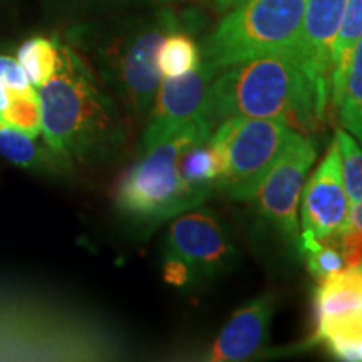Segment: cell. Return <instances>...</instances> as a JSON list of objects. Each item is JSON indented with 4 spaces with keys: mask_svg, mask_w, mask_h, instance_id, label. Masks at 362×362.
<instances>
[{
    "mask_svg": "<svg viewBox=\"0 0 362 362\" xmlns=\"http://www.w3.org/2000/svg\"><path fill=\"white\" fill-rule=\"evenodd\" d=\"M310 342L322 344L334 359L362 362V310L317 320Z\"/></svg>",
    "mask_w": 362,
    "mask_h": 362,
    "instance_id": "2e32d148",
    "label": "cell"
},
{
    "mask_svg": "<svg viewBox=\"0 0 362 362\" xmlns=\"http://www.w3.org/2000/svg\"><path fill=\"white\" fill-rule=\"evenodd\" d=\"M307 0H245L225 16L203 44V61L221 71L238 62L292 52Z\"/></svg>",
    "mask_w": 362,
    "mask_h": 362,
    "instance_id": "8992f818",
    "label": "cell"
},
{
    "mask_svg": "<svg viewBox=\"0 0 362 362\" xmlns=\"http://www.w3.org/2000/svg\"><path fill=\"white\" fill-rule=\"evenodd\" d=\"M0 121L33 138H39L42 133V106L37 89L33 86L22 89L13 88L7 107L0 115Z\"/></svg>",
    "mask_w": 362,
    "mask_h": 362,
    "instance_id": "7402d4cb",
    "label": "cell"
},
{
    "mask_svg": "<svg viewBox=\"0 0 362 362\" xmlns=\"http://www.w3.org/2000/svg\"><path fill=\"white\" fill-rule=\"evenodd\" d=\"M362 37V0H347L339 34L332 52V74H330V107L339 110L346 88L347 71L357 42Z\"/></svg>",
    "mask_w": 362,
    "mask_h": 362,
    "instance_id": "e0dca14e",
    "label": "cell"
},
{
    "mask_svg": "<svg viewBox=\"0 0 362 362\" xmlns=\"http://www.w3.org/2000/svg\"><path fill=\"white\" fill-rule=\"evenodd\" d=\"M347 0H307L304 21L291 52L314 84L325 115L330 107L332 52Z\"/></svg>",
    "mask_w": 362,
    "mask_h": 362,
    "instance_id": "7c38bea8",
    "label": "cell"
},
{
    "mask_svg": "<svg viewBox=\"0 0 362 362\" xmlns=\"http://www.w3.org/2000/svg\"><path fill=\"white\" fill-rule=\"evenodd\" d=\"M0 156L12 165L39 175H66L72 166L59 158L44 141L13 129L0 121Z\"/></svg>",
    "mask_w": 362,
    "mask_h": 362,
    "instance_id": "9a60e30c",
    "label": "cell"
},
{
    "mask_svg": "<svg viewBox=\"0 0 362 362\" xmlns=\"http://www.w3.org/2000/svg\"><path fill=\"white\" fill-rule=\"evenodd\" d=\"M197 274H194L192 267L180 257L173 253L165 252V259H163V280L175 288H188L192 287Z\"/></svg>",
    "mask_w": 362,
    "mask_h": 362,
    "instance_id": "cb8c5ba5",
    "label": "cell"
},
{
    "mask_svg": "<svg viewBox=\"0 0 362 362\" xmlns=\"http://www.w3.org/2000/svg\"><path fill=\"white\" fill-rule=\"evenodd\" d=\"M315 156L317 143L312 136L293 131L282 155L252 198L260 220L297 250L300 242L298 202Z\"/></svg>",
    "mask_w": 362,
    "mask_h": 362,
    "instance_id": "ba28073f",
    "label": "cell"
},
{
    "mask_svg": "<svg viewBox=\"0 0 362 362\" xmlns=\"http://www.w3.org/2000/svg\"><path fill=\"white\" fill-rule=\"evenodd\" d=\"M183 259L197 277H215L235 262L228 233L206 208H192L175 216L166 235V250Z\"/></svg>",
    "mask_w": 362,
    "mask_h": 362,
    "instance_id": "9c48e42d",
    "label": "cell"
},
{
    "mask_svg": "<svg viewBox=\"0 0 362 362\" xmlns=\"http://www.w3.org/2000/svg\"><path fill=\"white\" fill-rule=\"evenodd\" d=\"M211 2L215 4L218 11H228V8L237 7L242 2H245V0H211Z\"/></svg>",
    "mask_w": 362,
    "mask_h": 362,
    "instance_id": "f1b7e54d",
    "label": "cell"
},
{
    "mask_svg": "<svg viewBox=\"0 0 362 362\" xmlns=\"http://www.w3.org/2000/svg\"><path fill=\"white\" fill-rule=\"evenodd\" d=\"M300 237L324 240L349 225L351 205L344 188L336 138L302 188Z\"/></svg>",
    "mask_w": 362,
    "mask_h": 362,
    "instance_id": "8fae6325",
    "label": "cell"
},
{
    "mask_svg": "<svg viewBox=\"0 0 362 362\" xmlns=\"http://www.w3.org/2000/svg\"><path fill=\"white\" fill-rule=\"evenodd\" d=\"M176 29L178 13L163 6L67 25L64 37L138 126L146 123L163 79L158 49Z\"/></svg>",
    "mask_w": 362,
    "mask_h": 362,
    "instance_id": "6da1fadb",
    "label": "cell"
},
{
    "mask_svg": "<svg viewBox=\"0 0 362 362\" xmlns=\"http://www.w3.org/2000/svg\"><path fill=\"white\" fill-rule=\"evenodd\" d=\"M293 131L285 117H230L221 121L211 136L225 149L226 166L215 188L232 200H252Z\"/></svg>",
    "mask_w": 362,
    "mask_h": 362,
    "instance_id": "52a82bcc",
    "label": "cell"
},
{
    "mask_svg": "<svg viewBox=\"0 0 362 362\" xmlns=\"http://www.w3.org/2000/svg\"><path fill=\"white\" fill-rule=\"evenodd\" d=\"M126 341L106 319L54 293L0 282V362L112 361Z\"/></svg>",
    "mask_w": 362,
    "mask_h": 362,
    "instance_id": "7a4b0ae2",
    "label": "cell"
},
{
    "mask_svg": "<svg viewBox=\"0 0 362 362\" xmlns=\"http://www.w3.org/2000/svg\"><path fill=\"white\" fill-rule=\"evenodd\" d=\"M0 81L16 89L29 88L30 86L19 61L11 56H0Z\"/></svg>",
    "mask_w": 362,
    "mask_h": 362,
    "instance_id": "484cf974",
    "label": "cell"
},
{
    "mask_svg": "<svg viewBox=\"0 0 362 362\" xmlns=\"http://www.w3.org/2000/svg\"><path fill=\"white\" fill-rule=\"evenodd\" d=\"M42 141L71 166L101 165L123 155L131 123L88 62L61 40V62L37 89Z\"/></svg>",
    "mask_w": 362,
    "mask_h": 362,
    "instance_id": "3957f363",
    "label": "cell"
},
{
    "mask_svg": "<svg viewBox=\"0 0 362 362\" xmlns=\"http://www.w3.org/2000/svg\"><path fill=\"white\" fill-rule=\"evenodd\" d=\"M349 221L352 225H356L357 228L362 230V200L357 203V205L351 206V214H349Z\"/></svg>",
    "mask_w": 362,
    "mask_h": 362,
    "instance_id": "4316f807",
    "label": "cell"
},
{
    "mask_svg": "<svg viewBox=\"0 0 362 362\" xmlns=\"http://www.w3.org/2000/svg\"><path fill=\"white\" fill-rule=\"evenodd\" d=\"M214 129L215 126L202 117L168 138L141 146L138 160L116 185L115 205L121 216L136 225L153 226L202 206L208 194L185 183L178 158L188 144L210 138Z\"/></svg>",
    "mask_w": 362,
    "mask_h": 362,
    "instance_id": "5b68a950",
    "label": "cell"
},
{
    "mask_svg": "<svg viewBox=\"0 0 362 362\" xmlns=\"http://www.w3.org/2000/svg\"><path fill=\"white\" fill-rule=\"evenodd\" d=\"M339 250L342 253V259L346 267H356L362 264V230L356 225H349L334 235Z\"/></svg>",
    "mask_w": 362,
    "mask_h": 362,
    "instance_id": "d4e9b609",
    "label": "cell"
},
{
    "mask_svg": "<svg viewBox=\"0 0 362 362\" xmlns=\"http://www.w3.org/2000/svg\"><path fill=\"white\" fill-rule=\"evenodd\" d=\"M337 111L342 128L354 136L362 146V37L352 52L346 88Z\"/></svg>",
    "mask_w": 362,
    "mask_h": 362,
    "instance_id": "44dd1931",
    "label": "cell"
},
{
    "mask_svg": "<svg viewBox=\"0 0 362 362\" xmlns=\"http://www.w3.org/2000/svg\"><path fill=\"white\" fill-rule=\"evenodd\" d=\"M218 72V69L202 59L200 66L188 74L178 78H163L155 103L144 123L146 126H144L141 146L168 138L183 126L202 117L208 119V90Z\"/></svg>",
    "mask_w": 362,
    "mask_h": 362,
    "instance_id": "30bf717a",
    "label": "cell"
},
{
    "mask_svg": "<svg viewBox=\"0 0 362 362\" xmlns=\"http://www.w3.org/2000/svg\"><path fill=\"white\" fill-rule=\"evenodd\" d=\"M206 116L215 128L230 117H285L305 134L327 117L314 84L291 52L223 67L208 90Z\"/></svg>",
    "mask_w": 362,
    "mask_h": 362,
    "instance_id": "277c9868",
    "label": "cell"
},
{
    "mask_svg": "<svg viewBox=\"0 0 362 362\" xmlns=\"http://www.w3.org/2000/svg\"><path fill=\"white\" fill-rule=\"evenodd\" d=\"M202 51L194 39L185 30L176 29L163 39L158 49L156 64L163 78H178L200 66Z\"/></svg>",
    "mask_w": 362,
    "mask_h": 362,
    "instance_id": "ffe728a7",
    "label": "cell"
},
{
    "mask_svg": "<svg viewBox=\"0 0 362 362\" xmlns=\"http://www.w3.org/2000/svg\"><path fill=\"white\" fill-rule=\"evenodd\" d=\"M274 314V297L264 293L253 298L232 315L218 337L202 352V359L211 362H238L260 354L269 341Z\"/></svg>",
    "mask_w": 362,
    "mask_h": 362,
    "instance_id": "4fadbf2b",
    "label": "cell"
},
{
    "mask_svg": "<svg viewBox=\"0 0 362 362\" xmlns=\"http://www.w3.org/2000/svg\"><path fill=\"white\" fill-rule=\"evenodd\" d=\"M17 61L24 69L33 88L39 89L56 74L61 62V39L37 37L27 39L17 51Z\"/></svg>",
    "mask_w": 362,
    "mask_h": 362,
    "instance_id": "d6986e66",
    "label": "cell"
},
{
    "mask_svg": "<svg viewBox=\"0 0 362 362\" xmlns=\"http://www.w3.org/2000/svg\"><path fill=\"white\" fill-rule=\"evenodd\" d=\"M166 4L168 0H45L54 19L66 22L67 25L163 7Z\"/></svg>",
    "mask_w": 362,
    "mask_h": 362,
    "instance_id": "ac0fdd59",
    "label": "cell"
},
{
    "mask_svg": "<svg viewBox=\"0 0 362 362\" xmlns=\"http://www.w3.org/2000/svg\"><path fill=\"white\" fill-rule=\"evenodd\" d=\"M336 141L341 155L344 188L349 205L354 206L362 200V146L359 141L344 128L336 131Z\"/></svg>",
    "mask_w": 362,
    "mask_h": 362,
    "instance_id": "603a6c76",
    "label": "cell"
},
{
    "mask_svg": "<svg viewBox=\"0 0 362 362\" xmlns=\"http://www.w3.org/2000/svg\"><path fill=\"white\" fill-rule=\"evenodd\" d=\"M315 322L325 317L362 310V264L344 267L320 279L312 296Z\"/></svg>",
    "mask_w": 362,
    "mask_h": 362,
    "instance_id": "5bb4252c",
    "label": "cell"
},
{
    "mask_svg": "<svg viewBox=\"0 0 362 362\" xmlns=\"http://www.w3.org/2000/svg\"><path fill=\"white\" fill-rule=\"evenodd\" d=\"M12 89L13 88H11V86H7L6 83H2V81H0V115H2L4 110L7 107L8 99H11Z\"/></svg>",
    "mask_w": 362,
    "mask_h": 362,
    "instance_id": "83f0119b",
    "label": "cell"
}]
</instances>
